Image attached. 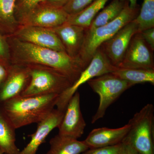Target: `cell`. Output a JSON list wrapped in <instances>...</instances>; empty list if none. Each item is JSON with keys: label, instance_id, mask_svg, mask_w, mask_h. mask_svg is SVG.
I'll use <instances>...</instances> for the list:
<instances>
[{"label": "cell", "instance_id": "obj_1", "mask_svg": "<svg viewBox=\"0 0 154 154\" xmlns=\"http://www.w3.org/2000/svg\"><path fill=\"white\" fill-rule=\"evenodd\" d=\"M11 64L39 65L54 69L67 77L72 84L87 68L79 58L22 41L12 36L9 44Z\"/></svg>", "mask_w": 154, "mask_h": 154}, {"label": "cell", "instance_id": "obj_2", "mask_svg": "<svg viewBox=\"0 0 154 154\" xmlns=\"http://www.w3.org/2000/svg\"><path fill=\"white\" fill-rule=\"evenodd\" d=\"M59 96H20L3 102L0 109L17 129L44 120L54 109Z\"/></svg>", "mask_w": 154, "mask_h": 154}, {"label": "cell", "instance_id": "obj_3", "mask_svg": "<svg viewBox=\"0 0 154 154\" xmlns=\"http://www.w3.org/2000/svg\"><path fill=\"white\" fill-rule=\"evenodd\" d=\"M140 8L138 5L134 8H131L129 2L126 1L123 10L113 21L93 30H87L82 49L79 56V58L87 67L101 45L111 38L125 25L136 19Z\"/></svg>", "mask_w": 154, "mask_h": 154}, {"label": "cell", "instance_id": "obj_4", "mask_svg": "<svg viewBox=\"0 0 154 154\" xmlns=\"http://www.w3.org/2000/svg\"><path fill=\"white\" fill-rule=\"evenodd\" d=\"M30 79L22 96L60 95L72 85L67 77L54 69L39 65L27 66Z\"/></svg>", "mask_w": 154, "mask_h": 154}, {"label": "cell", "instance_id": "obj_5", "mask_svg": "<svg viewBox=\"0 0 154 154\" xmlns=\"http://www.w3.org/2000/svg\"><path fill=\"white\" fill-rule=\"evenodd\" d=\"M128 123L130 129L123 140L131 144L140 154H154V105H145Z\"/></svg>", "mask_w": 154, "mask_h": 154}, {"label": "cell", "instance_id": "obj_6", "mask_svg": "<svg viewBox=\"0 0 154 154\" xmlns=\"http://www.w3.org/2000/svg\"><path fill=\"white\" fill-rule=\"evenodd\" d=\"M89 86L99 97V103L91 123L105 116L107 108L122 94L133 85L117 77L112 72L102 75L91 79L88 82Z\"/></svg>", "mask_w": 154, "mask_h": 154}, {"label": "cell", "instance_id": "obj_7", "mask_svg": "<svg viewBox=\"0 0 154 154\" xmlns=\"http://www.w3.org/2000/svg\"><path fill=\"white\" fill-rule=\"evenodd\" d=\"M117 68L111 64L101 48L99 47L94 54L91 62L82 72L79 79L70 88L59 95L56 104L57 109L65 111L69 101L80 86L95 77L112 72Z\"/></svg>", "mask_w": 154, "mask_h": 154}, {"label": "cell", "instance_id": "obj_8", "mask_svg": "<svg viewBox=\"0 0 154 154\" xmlns=\"http://www.w3.org/2000/svg\"><path fill=\"white\" fill-rule=\"evenodd\" d=\"M137 31V24L134 19L125 25L99 47L113 66L116 67L119 66L131 38Z\"/></svg>", "mask_w": 154, "mask_h": 154}, {"label": "cell", "instance_id": "obj_9", "mask_svg": "<svg viewBox=\"0 0 154 154\" xmlns=\"http://www.w3.org/2000/svg\"><path fill=\"white\" fill-rule=\"evenodd\" d=\"M153 52L140 33H136L118 67L154 69Z\"/></svg>", "mask_w": 154, "mask_h": 154}, {"label": "cell", "instance_id": "obj_10", "mask_svg": "<svg viewBox=\"0 0 154 154\" xmlns=\"http://www.w3.org/2000/svg\"><path fill=\"white\" fill-rule=\"evenodd\" d=\"M68 17L62 8H56L45 3L20 19L19 24L52 29L65 24Z\"/></svg>", "mask_w": 154, "mask_h": 154}, {"label": "cell", "instance_id": "obj_11", "mask_svg": "<svg viewBox=\"0 0 154 154\" xmlns=\"http://www.w3.org/2000/svg\"><path fill=\"white\" fill-rule=\"evenodd\" d=\"M86 126L80 106V94L77 91L67 105L63 118L57 128L58 134L78 140L84 134Z\"/></svg>", "mask_w": 154, "mask_h": 154}, {"label": "cell", "instance_id": "obj_12", "mask_svg": "<svg viewBox=\"0 0 154 154\" xmlns=\"http://www.w3.org/2000/svg\"><path fill=\"white\" fill-rule=\"evenodd\" d=\"M13 36L37 46L66 52L60 39L51 28L19 25Z\"/></svg>", "mask_w": 154, "mask_h": 154}, {"label": "cell", "instance_id": "obj_13", "mask_svg": "<svg viewBox=\"0 0 154 154\" xmlns=\"http://www.w3.org/2000/svg\"><path fill=\"white\" fill-rule=\"evenodd\" d=\"M30 79L27 66L10 65L7 76L0 85V105L21 96L28 86Z\"/></svg>", "mask_w": 154, "mask_h": 154}, {"label": "cell", "instance_id": "obj_14", "mask_svg": "<svg viewBox=\"0 0 154 154\" xmlns=\"http://www.w3.org/2000/svg\"><path fill=\"white\" fill-rule=\"evenodd\" d=\"M65 111L54 108L44 120L37 123L35 132L29 135L30 141L18 154H36L39 146L45 142L51 132L58 127L63 118Z\"/></svg>", "mask_w": 154, "mask_h": 154}, {"label": "cell", "instance_id": "obj_15", "mask_svg": "<svg viewBox=\"0 0 154 154\" xmlns=\"http://www.w3.org/2000/svg\"><path fill=\"white\" fill-rule=\"evenodd\" d=\"M52 29L63 45L66 52L72 57L79 58L88 29L67 23Z\"/></svg>", "mask_w": 154, "mask_h": 154}, {"label": "cell", "instance_id": "obj_16", "mask_svg": "<svg viewBox=\"0 0 154 154\" xmlns=\"http://www.w3.org/2000/svg\"><path fill=\"white\" fill-rule=\"evenodd\" d=\"M129 129L128 123L119 128H96L89 133L84 141L89 149L116 145L122 142Z\"/></svg>", "mask_w": 154, "mask_h": 154}, {"label": "cell", "instance_id": "obj_17", "mask_svg": "<svg viewBox=\"0 0 154 154\" xmlns=\"http://www.w3.org/2000/svg\"><path fill=\"white\" fill-rule=\"evenodd\" d=\"M50 149L43 154H81L89 149L83 141L70 138L58 134L49 141Z\"/></svg>", "mask_w": 154, "mask_h": 154}, {"label": "cell", "instance_id": "obj_18", "mask_svg": "<svg viewBox=\"0 0 154 154\" xmlns=\"http://www.w3.org/2000/svg\"><path fill=\"white\" fill-rule=\"evenodd\" d=\"M16 129L0 109V149L5 154H18L16 145Z\"/></svg>", "mask_w": 154, "mask_h": 154}, {"label": "cell", "instance_id": "obj_19", "mask_svg": "<svg viewBox=\"0 0 154 154\" xmlns=\"http://www.w3.org/2000/svg\"><path fill=\"white\" fill-rule=\"evenodd\" d=\"M109 1L110 0H96L82 11L76 14L69 15L65 23L89 29L93 19Z\"/></svg>", "mask_w": 154, "mask_h": 154}, {"label": "cell", "instance_id": "obj_20", "mask_svg": "<svg viewBox=\"0 0 154 154\" xmlns=\"http://www.w3.org/2000/svg\"><path fill=\"white\" fill-rule=\"evenodd\" d=\"M112 73L134 86L146 83L154 85V69L117 67Z\"/></svg>", "mask_w": 154, "mask_h": 154}, {"label": "cell", "instance_id": "obj_21", "mask_svg": "<svg viewBox=\"0 0 154 154\" xmlns=\"http://www.w3.org/2000/svg\"><path fill=\"white\" fill-rule=\"evenodd\" d=\"M126 1L112 0L96 15L88 30H93L106 25L115 19L121 13Z\"/></svg>", "mask_w": 154, "mask_h": 154}, {"label": "cell", "instance_id": "obj_22", "mask_svg": "<svg viewBox=\"0 0 154 154\" xmlns=\"http://www.w3.org/2000/svg\"><path fill=\"white\" fill-rule=\"evenodd\" d=\"M17 0H0V22L14 33L19 26L15 17Z\"/></svg>", "mask_w": 154, "mask_h": 154}, {"label": "cell", "instance_id": "obj_23", "mask_svg": "<svg viewBox=\"0 0 154 154\" xmlns=\"http://www.w3.org/2000/svg\"><path fill=\"white\" fill-rule=\"evenodd\" d=\"M134 20L138 25L137 33L154 28V0H143L138 15Z\"/></svg>", "mask_w": 154, "mask_h": 154}, {"label": "cell", "instance_id": "obj_24", "mask_svg": "<svg viewBox=\"0 0 154 154\" xmlns=\"http://www.w3.org/2000/svg\"><path fill=\"white\" fill-rule=\"evenodd\" d=\"M46 1L47 0H17L15 10V17L18 22L38 6L46 3Z\"/></svg>", "mask_w": 154, "mask_h": 154}, {"label": "cell", "instance_id": "obj_25", "mask_svg": "<svg viewBox=\"0 0 154 154\" xmlns=\"http://www.w3.org/2000/svg\"><path fill=\"white\" fill-rule=\"evenodd\" d=\"M96 0H69L63 8L69 15L77 14Z\"/></svg>", "mask_w": 154, "mask_h": 154}, {"label": "cell", "instance_id": "obj_26", "mask_svg": "<svg viewBox=\"0 0 154 154\" xmlns=\"http://www.w3.org/2000/svg\"><path fill=\"white\" fill-rule=\"evenodd\" d=\"M120 144L116 145L89 149L81 154H118Z\"/></svg>", "mask_w": 154, "mask_h": 154}, {"label": "cell", "instance_id": "obj_27", "mask_svg": "<svg viewBox=\"0 0 154 154\" xmlns=\"http://www.w3.org/2000/svg\"><path fill=\"white\" fill-rule=\"evenodd\" d=\"M10 60V50L8 43L0 34V60L8 61Z\"/></svg>", "mask_w": 154, "mask_h": 154}, {"label": "cell", "instance_id": "obj_28", "mask_svg": "<svg viewBox=\"0 0 154 154\" xmlns=\"http://www.w3.org/2000/svg\"><path fill=\"white\" fill-rule=\"evenodd\" d=\"M146 43L154 51V28H148L139 32Z\"/></svg>", "mask_w": 154, "mask_h": 154}, {"label": "cell", "instance_id": "obj_29", "mask_svg": "<svg viewBox=\"0 0 154 154\" xmlns=\"http://www.w3.org/2000/svg\"><path fill=\"white\" fill-rule=\"evenodd\" d=\"M118 154H140L137 150L131 144L123 140L120 143Z\"/></svg>", "mask_w": 154, "mask_h": 154}, {"label": "cell", "instance_id": "obj_30", "mask_svg": "<svg viewBox=\"0 0 154 154\" xmlns=\"http://www.w3.org/2000/svg\"><path fill=\"white\" fill-rule=\"evenodd\" d=\"M69 0H47L46 3L58 8H63Z\"/></svg>", "mask_w": 154, "mask_h": 154}, {"label": "cell", "instance_id": "obj_31", "mask_svg": "<svg viewBox=\"0 0 154 154\" xmlns=\"http://www.w3.org/2000/svg\"><path fill=\"white\" fill-rule=\"evenodd\" d=\"M5 64L0 63V82H2L5 79L8 73V68L9 66Z\"/></svg>", "mask_w": 154, "mask_h": 154}, {"label": "cell", "instance_id": "obj_32", "mask_svg": "<svg viewBox=\"0 0 154 154\" xmlns=\"http://www.w3.org/2000/svg\"><path fill=\"white\" fill-rule=\"evenodd\" d=\"M121 1H128L129 3V6L131 8H134L138 5L137 0H121Z\"/></svg>", "mask_w": 154, "mask_h": 154}, {"label": "cell", "instance_id": "obj_33", "mask_svg": "<svg viewBox=\"0 0 154 154\" xmlns=\"http://www.w3.org/2000/svg\"><path fill=\"white\" fill-rule=\"evenodd\" d=\"M4 154V152H3L0 149V154Z\"/></svg>", "mask_w": 154, "mask_h": 154}, {"label": "cell", "instance_id": "obj_34", "mask_svg": "<svg viewBox=\"0 0 154 154\" xmlns=\"http://www.w3.org/2000/svg\"><path fill=\"white\" fill-rule=\"evenodd\" d=\"M1 83H2V82H0V85H1Z\"/></svg>", "mask_w": 154, "mask_h": 154}]
</instances>
